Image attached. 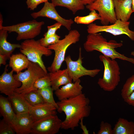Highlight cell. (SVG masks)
Segmentation results:
<instances>
[{
  "label": "cell",
  "instance_id": "cell-1",
  "mask_svg": "<svg viewBox=\"0 0 134 134\" xmlns=\"http://www.w3.org/2000/svg\"><path fill=\"white\" fill-rule=\"evenodd\" d=\"M90 101L84 94L82 93L73 97L59 100L57 102V111L64 112L66 118L62 121L61 129L74 130L78 126L82 118L89 115L91 107Z\"/></svg>",
  "mask_w": 134,
  "mask_h": 134
},
{
  "label": "cell",
  "instance_id": "cell-2",
  "mask_svg": "<svg viewBox=\"0 0 134 134\" xmlns=\"http://www.w3.org/2000/svg\"><path fill=\"white\" fill-rule=\"evenodd\" d=\"M123 45L122 43H118L113 40L108 42L100 34L96 33L89 34L83 46L87 52L97 51L112 59H118L134 64V58L127 57L115 49L121 47Z\"/></svg>",
  "mask_w": 134,
  "mask_h": 134
},
{
  "label": "cell",
  "instance_id": "cell-3",
  "mask_svg": "<svg viewBox=\"0 0 134 134\" xmlns=\"http://www.w3.org/2000/svg\"><path fill=\"white\" fill-rule=\"evenodd\" d=\"M80 34L79 31L74 29L69 31L68 34L63 39L56 43L50 45L48 48L55 52L53 61L51 66L47 69L50 72H55L60 69L65 61L66 51L69 47L79 41Z\"/></svg>",
  "mask_w": 134,
  "mask_h": 134
},
{
  "label": "cell",
  "instance_id": "cell-4",
  "mask_svg": "<svg viewBox=\"0 0 134 134\" xmlns=\"http://www.w3.org/2000/svg\"><path fill=\"white\" fill-rule=\"evenodd\" d=\"M99 58L104 66L103 75L99 79L97 83L104 91L111 92L114 90L120 81V68L117 62L114 59L100 55Z\"/></svg>",
  "mask_w": 134,
  "mask_h": 134
},
{
  "label": "cell",
  "instance_id": "cell-5",
  "mask_svg": "<svg viewBox=\"0 0 134 134\" xmlns=\"http://www.w3.org/2000/svg\"><path fill=\"white\" fill-rule=\"evenodd\" d=\"M27 69L13 75L14 78L22 83L21 86L16 89L15 92L22 95L32 90L33 85L38 78L46 76V73L38 64L30 62Z\"/></svg>",
  "mask_w": 134,
  "mask_h": 134
},
{
  "label": "cell",
  "instance_id": "cell-6",
  "mask_svg": "<svg viewBox=\"0 0 134 134\" xmlns=\"http://www.w3.org/2000/svg\"><path fill=\"white\" fill-rule=\"evenodd\" d=\"M21 45L20 52L25 55L30 61L38 64L48 74L42 57L43 55L51 56L52 53L51 50L42 46L39 40H35L34 39L25 40Z\"/></svg>",
  "mask_w": 134,
  "mask_h": 134
},
{
  "label": "cell",
  "instance_id": "cell-7",
  "mask_svg": "<svg viewBox=\"0 0 134 134\" xmlns=\"http://www.w3.org/2000/svg\"><path fill=\"white\" fill-rule=\"evenodd\" d=\"M45 24L43 21L38 22L34 19L10 26H3L2 29L9 33L15 32L18 35L17 41L33 39L40 33L42 26Z\"/></svg>",
  "mask_w": 134,
  "mask_h": 134
},
{
  "label": "cell",
  "instance_id": "cell-8",
  "mask_svg": "<svg viewBox=\"0 0 134 134\" xmlns=\"http://www.w3.org/2000/svg\"><path fill=\"white\" fill-rule=\"evenodd\" d=\"M130 22L117 20L115 23L111 25H99L91 23L87 26V31L89 34L105 32L114 36L125 35L131 40L134 41V31L129 29Z\"/></svg>",
  "mask_w": 134,
  "mask_h": 134
},
{
  "label": "cell",
  "instance_id": "cell-9",
  "mask_svg": "<svg viewBox=\"0 0 134 134\" xmlns=\"http://www.w3.org/2000/svg\"><path fill=\"white\" fill-rule=\"evenodd\" d=\"M114 0H96L86 5L87 9L91 11H97L100 17V23L102 25L113 24L117 19L115 14Z\"/></svg>",
  "mask_w": 134,
  "mask_h": 134
},
{
  "label": "cell",
  "instance_id": "cell-10",
  "mask_svg": "<svg viewBox=\"0 0 134 134\" xmlns=\"http://www.w3.org/2000/svg\"><path fill=\"white\" fill-rule=\"evenodd\" d=\"M65 61L66 64L68 75L73 82L84 76H89L94 77L100 71L99 69H88L83 67L80 47L79 49V57L77 60H72L70 56L68 55L65 58Z\"/></svg>",
  "mask_w": 134,
  "mask_h": 134
},
{
  "label": "cell",
  "instance_id": "cell-11",
  "mask_svg": "<svg viewBox=\"0 0 134 134\" xmlns=\"http://www.w3.org/2000/svg\"><path fill=\"white\" fill-rule=\"evenodd\" d=\"M62 122L57 114L47 116L34 122L30 134H56L61 129Z\"/></svg>",
  "mask_w": 134,
  "mask_h": 134
},
{
  "label": "cell",
  "instance_id": "cell-12",
  "mask_svg": "<svg viewBox=\"0 0 134 134\" xmlns=\"http://www.w3.org/2000/svg\"><path fill=\"white\" fill-rule=\"evenodd\" d=\"M55 7L52 2L47 1L44 3L43 6L40 10L33 12L31 15L34 19L43 17L54 20L61 24L68 31L70 30L74 21L71 19H67L63 18L59 14Z\"/></svg>",
  "mask_w": 134,
  "mask_h": 134
},
{
  "label": "cell",
  "instance_id": "cell-13",
  "mask_svg": "<svg viewBox=\"0 0 134 134\" xmlns=\"http://www.w3.org/2000/svg\"><path fill=\"white\" fill-rule=\"evenodd\" d=\"M8 66L5 65L4 71L0 76V92L9 97L14 94L16 89L21 86L22 84L14 78L13 70L7 72Z\"/></svg>",
  "mask_w": 134,
  "mask_h": 134
},
{
  "label": "cell",
  "instance_id": "cell-14",
  "mask_svg": "<svg viewBox=\"0 0 134 134\" xmlns=\"http://www.w3.org/2000/svg\"><path fill=\"white\" fill-rule=\"evenodd\" d=\"M79 79L73 82L63 85L55 91V94L59 100L76 97L82 93L83 87Z\"/></svg>",
  "mask_w": 134,
  "mask_h": 134
},
{
  "label": "cell",
  "instance_id": "cell-15",
  "mask_svg": "<svg viewBox=\"0 0 134 134\" xmlns=\"http://www.w3.org/2000/svg\"><path fill=\"white\" fill-rule=\"evenodd\" d=\"M34 121L29 112L16 114L11 125L17 134H30Z\"/></svg>",
  "mask_w": 134,
  "mask_h": 134
},
{
  "label": "cell",
  "instance_id": "cell-16",
  "mask_svg": "<svg viewBox=\"0 0 134 134\" xmlns=\"http://www.w3.org/2000/svg\"><path fill=\"white\" fill-rule=\"evenodd\" d=\"M28 104L29 113L34 122L47 116L57 114V108L52 104L45 103L32 106Z\"/></svg>",
  "mask_w": 134,
  "mask_h": 134
},
{
  "label": "cell",
  "instance_id": "cell-17",
  "mask_svg": "<svg viewBox=\"0 0 134 134\" xmlns=\"http://www.w3.org/2000/svg\"><path fill=\"white\" fill-rule=\"evenodd\" d=\"M114 10L117 20L127 22L133 13L132 0H114Z\"/></svg>",
  "mask_w": 134,
  "mask_h": 134
},
{
  "label": "cell",
  "instance_id": "cell-18",
  "mask_svg": "<svg viewBox=\"0 0 134 134\" xmlns=\"http://www.w3.org/2000/svg\"><path fill=\"white\" fill-rule=\"evenodd\" d=\"M48 74L50 80L51 87L53 91L59 89L62 85L72 82V81L68 75L67 68L50 72Z\"/></svg>",
  "mask_w": 134,
  "mask_h": 134
},
{
  "label": "cell",
  "instance_id": "cell-19",
  "mask_svg": "<svg viewBox=\"0 0 134 134\" xmlns=\"http://www.w3.org/2000/svg\"><path fill=\"white\" fill-rule=\"evenodd\" d=\"M8 33L5 30H0V54L5 55L9 59L12 52L16 48H20L21 45L8 42L7 40Z\"/></svg>",
  "mask_w": 134,
  "mask_h": 134
},
{
  "label": "cell",
  "instance_id": "cell-20",
  "mask_svg": "<svg viewBox=\"0 0 134 134\" xmlns=\"http://www.w3.org/2000/svg\"><path fill=\"white\" fill-rule=\"evenodd\" d=\"M9 59V66L17 73L27 68L30 62L27 56L22 53L11 55Z\"/></svg>",
  "mask_w": 134,
  "mask_h": 134
},
{
  "label": "cell",
  "instance_id": "cell-21",
  "mask_svg": "<svg viewBox=\"0 0 134 134\" xmlns=\"http://www.w3.org/2000/svg\"><path fill=\"white\" fill-rule=\"evenodd\" d=\"M8 98L16 114L29 112L28 103L21 94L15 92L13 95Z\"/></svg>",
  "mask_w": 134,
  "mask_h": 134
},
{
  "label": "cell",
  "instance_id": "cell-22",
  "mask_svg": "<svg viewBox=\"0 0 134 134\" xmlns=\"http://www.w3.org/2000/svg\"><path fill=\"white\" fill-rule=\"evenodd\" d=\"M0 112L3 118L11 125L16 114L8 98L1 95L0 96Z\"/></svg>",
  "mask_w": 134,
  "mask_h": 134
},
{
  "label": "cell",
  "instance_id": "cell-23",
  "mask_svg": "<svg viewBox=\"0 0 134 134\" xmlns=\"http://www.w3.org/2000/svg\"><path fill=\"white\" fill-rule=\"evenodd\" d=\"M112 134H134V122L119 118L113 129Z\"/></svg>",
  "mask_w": 134,
  "mask_h": 134
},
{
  "label": "cell",
  "instance_id": "cell-24",
  "mask_svg": "<svg viewBox=\"0 0 134 134\" xmlns=\"http://www.w3.org/2000/svg\"><path fill=\"white\" fill-rule=\"evenodd\" d=\"M55 7L60 6L66 7L75 14L78 11L84 10V5L81 0H51Z\"/></svg>",
  "mask_w": 134,
  "mask_h": 134
},
{
  "label": "cell",
  "instance_id": "cell-25",
  "mask_svg": "<svg viewBox=\"0 0 134 134\" xmlns=\"http://www.w3.org/2000/svg\"><path fill=\"white\" fill-rule=\"evenodd\" d=\"M22 95L27 103L31 106H36L45 103L37 90H32Z\"/></svg>",
  "mask_w": 134,
  "mask_h": 134
},
{
  "label": "cell",
  "instance_id": "cell-26",
  "mask_svg": "<svg viewBox=\"0 0 134 134\" xmlns=\"http://www.w3.org/2000/svg\"><path fill=\"white\" fill-rule=\"evenodd\" d=\"M100 18L96 11L93 10L87 15L83 16H77L74 18V21L77 24L89 25L97 20H100Z\"/></svg>",
  "mask_w": 134,
  "mask_h": 134
},
{
  "label": "cell",
  "instance_id": "cell-27",
  "mask_svg": "<svg viewBox=\"0 0 134 134\" xmlns=\"http://www.w3.org/2000/svg\"><path fill=\"white\" fill-rule=\"evenodd\" d=\"M40 95L45 103L52 104L57 108L58 106L57 102H56L54 99L53 91L51 86L37 90Z\"/></svg>",
  "mask_w": 134,
  "mask_h": 134
},
{
  "label": "cell",
  "instance_id": "cell-28",
  "mask_svg": "<svg viewBox=\"0 0 134 134\" xmlns=\"http://www.w3.org/2000/svg\"><path fill=\"white\" fill-rule=\"evenodd\" d=\"M134 91V74L128 78L123 85L121 95L124 100L129 96Z\"/></svg>",
  "mask_w": 134,
  "mask_h": 134
},
{
  "label": "cell",
  "instance_id": "cell-29",
  "mask_svg": "<svg viewBox=\"0 0 134 134\" xmlns=\"http://www.w3.org/2000/svg\"><path fill=\"white\" fill-rule=\"evenodd\" d=\"M51 86L50 80L48 73L46 76L40 78L36 80L32 90H37Z\"/></svg>",
  "mask_w": 134,
  "mask_h": 134
},
{
  "label": "cell",
  "instance_id": "cell-30",
  "mask_svg": "<svg viewBox=\"0 0 134 134\" xmlns=\"http://www.w3.org/2000/svg\"><path fill=\"white\" fill-rule=\"evenodd\" d=\"M60 36L56 34L51 35L47 38L42 37L39 40L40 44L46 47L57 43L60 39Z\"/></svg>",
  "mask_w": 134,
  "mask_h": 134
},
{
  "label": "cell",
  "instance_id": "cell-31",
  "mask_svg": "<svg viewBox=\"0 0 134 134\" xmlns=\"http://www.w3.org/2000/svg\"><path fill=\"white\" fill-rule=\"evenodd\" d=\"M15 133L10 124L3 118L0 122V134H14Z\"/></svg>",
  "mask_w": 134,
  "mask_h": 134
},
{
  "label": "cell",
  "instance_id": "cell-32",
  "mask_svg": "<svg viewBox=\"0 0 134 134\" xmlns=\"http://www.w3.org/2000/svg\"><path fill=\"white\" fill-rule=\"evenodd\" d=\"M113 129L109 123L102 121L100 124V130L97 134H112Z\"/></svg>",
  "mask_w": 134,
  "mask_h": 134
},
{
  "label": "cell",
  "instance_id": "cell-33",
  "mask_svg": "<svg viewBox=\"0 0 134 134\" xmlns=\"http://www.w3.org/2000/svg\"><path fill=\"white\" fill-rule=\"evenodd\" d=\"M62 26L61 24L57 22L52 25L47 26V31L44 34V37L47 38L55 34L57 30L60 29Z\"/></svg>",
  "mask_w": 134,
  "mask_h": 134
},
{
  "label": "cell",
  "instance_id": "cell-34",
  "mask_svg": "<svg viewBox=\"0 0 134 134\" xmlns=\"http://www.w3.org/2000/svg\"><path fill=\"white\" fill-rule=\"evenodd\" d=\"M50 0H26V3L27 8L32 10H34L39 4L45 3Z\"/></svg>",
  "mask_w": 134,
  "mask_h": 134
},
{
  "label": "cell",
  "instance_id": "cell-35",
  "mask_svg": "<svg viewBox=\"0 0 134 134\" xmlns=\"http://www.w3.org/2000/svg\"><path fill=\"white\" fill-rule=\"evenodd\" d=\"M124 100L129 105L134 107V91L129 96L124 99Z\"/></svg>",
  "mask_w": 134,
  "mask_h": 134
},
{
  "label": "cell",
  "instance_id": "cell-36",
  "mask_svg": "<svg viewBox=\"0 0 134 134\" xmlns=\"http://www.w3.org/2000/svg\"><path fill=\"white\" fill-rule=\"evenodd\" d=\"M83 118L81 119L79 122V123L80 125V128L83 131L82 134H89V131L87 130L86 125L83 124Z\"/></svg>",
  "mask_w": 134,
  "mask_h": 134
},
{
  "label": "cell",
  "instance_id": "cell-37",
  "mask_svg": "<svg viewBox=\"0 0 134 134\" xmlns=\"http://www.w3.org/2000/svg\"><path fill=\"white\" fill-rule=\"evenodd\" d=\"M7 57L4 55L0 54V66L1 65H5L6 61L8 59Z\"/></svg>",
  "mask_w": 134,
  "mask_h": 134
},
{
  "label": "cell",
  "instance_id": "cell-38",
  "mask_svg": "<svg viewBox=\"0 0 134 134\" xmlns=\"http://www.w3.org/2000/svg\"><path fill=\"white\" fill-rule=\"evenodd\" d=\"M96 0H81L84 5L90 4L94 2Z\"/></svg>",
  "mask_w": 134,
  "mask_h": 134
},
{
  "label": "cell",
  "instance_id": "cell-39",
  "mask_svg": "<svg viewBox=\"0 0 134 134\" xmlns=\"http://www.w3.org/2000/svg\"><path fill=\"white\" fill-rule=\"evenodd\" d=\"M3 18L2 15L1 13H0V30L2 29L3 27Z\"/></svg>",
  "mask_w": 134,
  "mask_h": 134
},
{
  "label": "cell",
  "instance_id": "cell-40",
  "mask_svg": "<svg viewBox=\"0 0 134 134\" xmlns=\"http://www.w3.org/2000/svg\"><path fill=\"white\" fill-rule=\"evenodd\" d=\"M132 7L133 12H134V0H132Z\"/></svg>",
  "mask_w": 134,
  "mask_h": 134
},
{
  "label": "cell",
  "instance_id": "cell-41",
  "mask_svg": "<svg viewBox=\"0 0 134 134\" xmlns=\"http://www.w3.org/2000/svg\"><path fill=\"white\" fill-rule=\"evenodd\" d=\"M131 55L134 57V51H133L131 52Z\"/></svg>",
  "mask_w": 134,
  "mask_h": 134
}]
</instances>
